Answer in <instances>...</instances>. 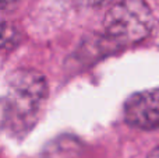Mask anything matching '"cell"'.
<instances>
[{"label":"cell","mask_w":159,"mask_h":158,"mask_svg":"<svg viewBox=\"0 0 159 158\" xmlns=\"http://www.w3.org/2000/svg\"><path fill=\"white\" fill-rule=\"evenodd\" d=\"M155 18L145 0L116 2L103 20V35L112 46H131L151 34Z\"/></svg>","instance_id":"obj_2"},{"label":"cell","mask_w":159,"mask_h":158,"mask_svg":"<svg viewBox=\"0 0 159 158\" xmlns=\"http://www.w3.org/2000/svg\"><path fill=\"white\" fill-rule=\"evenodd\" d=\"M11 2H16V0H2L3 6H6V4H7V3H11Z\"/></svg>","instance_id":"obj_6"},{"label":"cell","mask_w":159,"mask_h":158,"mask_svg":"<svg viewBox=\"0 0 159 158\" xmlns=\"http://www.w3.org/2000/svg\"><path fill=\"white\" fill-rule=\"evenodd\" d=\"M147 158H159V144L155 148H152L151 153L148 154V157H147Z\"/></svg>","instance_id":"obj_5"},{"label":"cell","mask_w":159,"mask_h":158,"mask_svg":"<svg viewBox=\"0 0 159 158\" xmlns=\"http://www.w3.org/2000/svg\"><path fill=\"white\" fill-rule=\"evenodd\" d=\"M74 2H77L78 4H82V6H91V7H93V6L106 4V3L112 2V0H74Z\"/></svg>","instance_id":"obj_4"},{"label":"cell","mask_w":159,"mask_h":158,"mask_svg":"<svg viewBox=\"0 0 159 158\" xmlns=\"http://www.w3.org/2000/svg\"><path fill=\"white\" fill-rule=\"evenodd\" d=\"M124 120L143 130L159 129V87L133 94L124 104Z\"/></svg>","instance_id":"obj_3"},{"label":"cell","mask_w":159,"mask_h":158,"mask_svg":"<svg viewBox=\"0 0 159 158\" xmlns=\"http://www.w3.org/2000/svg\"><path fill=\"white\" fill-rule=\"evenodd\" d=\"M46 80L32 69H17L7 76L2 98V125L10 133L31 128L43 101Z\"/></svg>","instance_id":"obj_1"}]
</instances>
